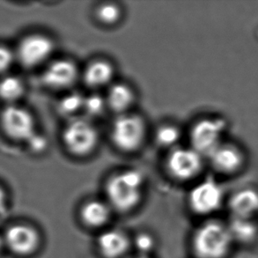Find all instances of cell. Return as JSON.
<instances>
[{"label": "cell", "instance_id": "obj_1", "mask_svg": "<svg viewBox=\"0 0 258 258\" xmlns=\"http://www.w3.org/2000/svg\"><path fill=\"white\" fill-rule=\"evenodd\" d=\"M143 186V174L138 170H126L108 180L106 193L114 208L120 212H128L140 204Z\"/></svg>", "mask_w": 258, "mask_h": 258}, {"label": "cell", "instance_id": "obj_2", "mask_svg": "<svg viewBox=\"0 0 258 258\" xmlns=\"http://www.w3.org/2000/svg\"><path fill=\"white\" fill-rule=\"evenodd\" d=\"M234 242L227 226L210 221L196 231L193 248L199 258H225L229 254Z\"/></svg>", "mask_w": 258, "mask_h": 258}, {"label": "cell", "instance_id": "obj_3", "mask_svg": "<svg viewBox=\"0 0 258 258\" xmlns=\"http://www.w3.org/2000/svg\"><path fill=\"white\" fill-rule=\"evenodd\" d=\"M228 123L220 116L207 117L193 126L190 133L192 148L204 157L208 158L226 141Z\"/></svg>", "mask_w": 258, "mask_h": 258}, {"label": "cell", "instance_id": "obj_4", "mask_svg": "<svg viewBox=\"0 0 258 258\" xmlns=\"http://www.w3.org/2000/svg\"><path fill=\"white\" fill-rule=\"evenodd\" d=\"M63 141L71 154L87 156L97 146V131L87 119L72 118L63 131Z\"/></svg>", "mask_w": 258, "mask_h": 258}, {"label": "cell", "instance_id": "obj_5", "mask_svg": "<svg viewBox=\"0 0 258 258\" xmlns=\"http://www.w3.org/2000/svg\"><path fill=\"white\" fill-rule=\"evenodd\" d=\"M146 136V126L140 116L130 114L119 115L113 122L111 138L120 150L133 152L140 148Z\"/></svg>", "mask_w": 258, "mask_h": 258}, {"label": "cell", "instance_id": "obj_6", "mask_svg": "<svg viewBox=\"0 0 258 258\" xmlns=\"http://www.w3.org/2000/svg\"><path fill=\"white\" fill-rule=\"evenodd\" d=\"M208 159L213 169L225 176H235L241 174L248 164V155L243 147L227 140L218 147Z\"/></svg>", "mask_w": 258, "mask_h": 258}, {"label": "cell", "instance_id": "obj_7", "mask_svg": "<svg viewBox=\"0 0 258 258\" xmlns=\"http://www.w3.org/2000/svg\"><path fill=\"white\" fill-rule=\"evenodd\" d=\"M204 156L193 148H176L167 160V168L173 177L187 181L196 177L202 171Z\"/></svg>", "mask_w": 258, "mask_h": 258}, {"label": "cell", "instance_id": "obj_8", "mask_svg": "<svg viewBox=\"0 0 258 258\" xmlns=\"http://www.w3.org/2000/svg\"><path fill=\"white\" fill-rule=\"evenodd\" d=\"M223 189L216 181L208 179L192 188L188 202L194 213L207 215L215 213L222 206Z\"/></svg>", "mask_w": 258, "mask_h": 258}, {"label": "cell", "instance_id": "obj_9", "mask_svg": "<svg viewBox=\"0 0 258 258\" xmlns=\"http://www.w3.org/2000/svg\"><path fill=\"white\" fill-rule=\"evenodd\" d=\"M1 124L5 133L16 140L28 142L35 135V122L29 112L17 106H10L4 109Z\"/></svg>", "mask_w": 258, "mask_h": 258}, {"label": "cell", "instance_id": "obj_10", "mask_svg": "<svg viewBox=\"0 0 258 258\" xmlns=\"http://www.w3.org/2000/svg\"><path fill=\"white\" fill-rule=\"evenodd\" d=\"M54 49L51 39L43 35H31L21 41L18 47V58L24 67H37L49 58Z\"/></svg>", "mask_w": 258, "mask_h": 258}, {"label": "cell", "instance_id": "obj_11", "mask_svg": "<svg viewBox=\"0 0 258 258\" xmlns=\"http://www.w3.org/2000/svg\"><path fill=\"white\" fill-rule=\"evenodd\" d=\"M5 243L18 255H29L35 251L40 242L37 231L27 225H14L7 230Z\"/></svg>", "mask_w": 258, "mask_h": 258}, {"label": "cell", "instance_id": "obj_12", "mask_svg": "<svg viewBox=\"0 0 258 258\" xmlns=\"http://www.w3.org/2000/svg\"><path fill=\"white\" fill-rule=\"evenodd\" d=\"M78 68L70 60H56L47 67L42 75L43 83L52 89H66L76 82Z\"/></svg>", "mask_w": 258, "mask_h": 258}, {"label": "cell", "instance_id": "obj_13", "mask_svg": "<svg viewBox=\"0 0 258 258\" xmlns=\"http://www.w3.org/2000/svg\"><path fill=\"white\" fill-rule=\"evenodd\" d=\"M228 209L233 218L255 220L258 215V189L246 187L234 191L228 199Z\"/></svg>", "mask_w": 258, "mask_h": 258}, {"label": "cell", "instance_id": "obj_14", "mask_svg": "<svg viewBox=\"0 0 258 258\" xmlns=\"http://www.w3.org/2000/svg\"><path fill=\"white\" fill-rule=\"evenodd\" d=\"M129 239L122 232L108 230L98 238V247L106 258H119L129 249Z\"/></svg>", "mask_w": 258, "mask_h": 258}, {"label": "cell", "instance_id": "obj_15", "mask_svg": "<svg viewBox=\"0 0 258 258\" xmlns=\"http://www.w3.org/2000/svg\"><path fill=\"white\" fill-rule=\"evenodd\" d=\"M114 76V68L104 60H97L91 63L85 70V83L92 88H98L108 85Z\"/></svg>", "mask_w": 258, "mask_h": 258}, {"label": "cell", "instance_id": "obj_16", "mask_svg": "<svg viewBox=\"0 0 258 258\" xmlns=\"http://www.w3.org/2000/svg\"><path fill=\"white\" fill-rule=\"evenodd\" d=\"M81 215L83 222L88 227H100L110 219V209L105 203L92 200L85 204Z\"/></svg>", "mask_w": 258, "mask_h": 258}, {"label": "cell", "instance_id": "obj_17", "mask_svg": "<svg viewBox=\"0 0 258 258\" xmlns=\"http://www.w3.org/2000/svg\"><path fill=\"white\" fill-rule=\"evenodd\" d=\"M134 101L133 91L125 84L113 85L108 90L106 102L113 111L124 114Z\"/></svg>", "mask_w": 258, "mask_h": 258}, {"label": "cell", "instance_id": "obj_18", "mask_svg": "<svg viewBox=\"0 0 258 258\" xmlns=\"http://www.w3.org/2000/svg\"><path fill=\"white\" fill-rule=\"evenodd\" d=\"M227 227L234 242L249 243L255 241L258 235L257 225L254 220L232 218L230 224Z\"/></svg>", "mask_w": 258, "mask_h": 258}, {"label": "cell", "instance_id": "obj_19", "mask_svg": "<svg viewBox=\"0 0 258 258\" xmlns=\"http://www.w3.org/2000/svg\"><path fill=\"white\" fill-rule=\"evenodd\" d=\"M24 86L21 80L14 76H7L0 81V97L6 101H15L21 97Z\"/></svg>", "mask_w": 258, "mask_h": 258}, {"label": "cell", "instance_id": "obj_20", "mask_svg": "<svg viewBox=\"0 0 258 258\" xmlns=\"http://www.w3.org/2000/svg\"><path fill=\"white\" fill-rule=\"evenodd\" d=\"M84 100L85 97L79 93L67 94L58 103V112L63 116L73 117L76 113L83 110Z\"/></svg>", "mask_w": 258, "mask_h": 258}, {"label": "cell", "instance_id": "obj_21", "mask_svg": "<svg viewBox=\"0 0 258 258\" xmlns=\"http://www.w3.org/2000/svg\"><path fill=\"white\" fill-rule=\"evenodd\" d=\"M181 137L180 131L175 126L164 125L158 130L156 140L163 147H172L177 143Z\"/></svg>", "mask_w": 258, "mask_h": 258}, {"label": "cell", "instance_id": "obj_22", "mask_svg": "<svg viewBox=\"0 0 258 258\" xmlns=\"http://www.w3.org/2000/svg\"><path fill=\"white\" fill-rule=\"evenodd\" d=\"M96 16L101 23L113 25L120 20L121 10L115 4H104L98 8Z\"/></svg>", "mask_w": 258, "mask_h": 258}, {"label": "cell", "instance_id": "obj_23", "mask_svg": "<svg viewBox=\"0 0 258 258\" xmlns=\"http://www.w3.org/2000/svg\"><path fill=\"white\" fill-rule=\"evenodd\" d=\"M106 106L107 102L103 98L98 94H91L85 97L83 111L86 112V115L90 117H96L102 114Z\"/></svg>", "mask_w": 258, "mask_h": 258}, {"label": "cell", "instance_id": "obj_24", "mask_svg": "<svg viewBox=\"0 0 258 258\" xmlns=\"http://www.w3.org/2000/svg\"><path fill=\"white\" fill-rule=\"evenodd\" d=\"M135 245L137 248L140 250V254L146 255L154 249L155 241L151 234L143 233L137 236Z\"/></svg>", "mask_w": 258, "mask_h": 258}, {"label": "cell", "instance_id": "obj_25", "mask_svg": "<svg viewBox=\"0 0 258 258\" xmlns=\"http://www.w3.org/2000/svg\"><path fill=\"white\" fill-rule=\"evenodd\" d=\"M27 143L28 147L34 153H42L45 150L47 147V140L44 137L40 135L38 133H35Z\"/></svg>", "mask_w": 258, "mask_h": 258}, {"label": "cell", "instance_id": "obj_26", "mask_svg": "<svg viewBox=\"0 0 258 258\" xmlns=\"http://www.w3.org/2000/svg\"><path fill=\"white\" fill-rule=\"evenodd\" d=\"M14 55L10 49L0 46V73H3L12 66Z\"/></svg>", "mask_w": 258, "mask_h": 258}, {"label": "cell", "instance_id": "obj_27", "mask_svg": "<svg viewBox=\"0 0 258 258\" xmlns=\"http://www.w3.org/2000/svg\"><path fill=\"white\" fill-rule=\"evenodd\" d=\"M6 206V194L3 189L0 188V213L3 212Z\"/></svg>", "mask_w": 258, "mask_h": 258}, {"label": "cell", "instance_id": "obj_28", "mask_svg": "<svg viewBox=\"0 0 258 258\" xmlns=\"http://www.w3.org/2000/svg\"><path fill=\"white\" fill-rule=\"evenodd\" d=\"M4 243H5V241H4V239L0 237V251L2 250V248H3Z\"/></svg>", "mask_w": 258, "mask_h": 258}, {"label": "cell", "instance_id": "obj_29", "mask_svg": "<svg viewBox=\"0 0 258 258\" xmlns=\"http://www.w3.org/2000/svg\"><path fill=\"white\" fill-rule=\"evenodd\" d=\"M133 258H148V257H147V255H138V256H134V257H133Z\"/></svg>", "mask_w": 258, "mask_h": 258}]
</instances>
